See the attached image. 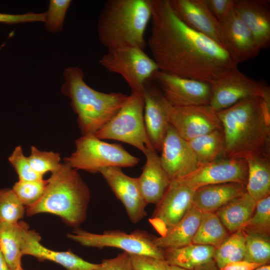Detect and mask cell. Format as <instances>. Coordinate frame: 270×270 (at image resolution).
Wrapping results in <instances>:
<instances>
[{
  "label": "cell",
  "instance_id": "30",
  "mask_svg": "<svg viewBox=\"0 0 270 270\" xmlns=\"http://www.w3.org/2000/svg\"><path fill=\"white\" fill-rule=\"evenodd\" d=\"M228 236V230L216 212H202L200 222L192 243L212 246L216 248Z\"/></svg>",
  "mask_w": 270,
  "mask_h": 270
},
{
  "label": "cell",
  "instance_id": "34",
  "mask_svg": "<svg viewBox=\"0 0 270 270\" xmlns=\"http://www.w3.org/2000/svg\"><path fill=\"white\" fill-rule=\"evenodd\" d=\"M27 158L32 169L42 176L48 172L57 171L62 164L60 154L40 150L35 146L31 147L30 155Z\"/></svg>",
  "mask_w": 270,
  "mask_h": 270
},
{
  "label": "cell",
  "instance_id": "28",
  "mask_svg": "<svg viewBox=\"0 0 270 270\" xmlns=\"http://www.w3.org/2000/svg\"><path fill=\"white\" fill-rule=\"evenodd\" d=\"M246 192L256 202L270 194V158L249 156Z\"/></svg>",
  "mask_w": 270,
  "mask_h": 270
},
{
  "label": "cell",
  "instance_id": "12",
  "mask_svg": "<svg viewBox=\"0 0 270 270\" xmlns=\"http://www.w3.org/2000/svg\"><path fill=\"white\" fill-rule=\"evenodd\" d=\"M178 179L170 181L149 222L162 236L176 226L192 206L195 192Z\"/></svg>",
  "mask_w": 270,
  "mask_h": 270
},
{
  "label": "cell",
  "instance_id": "24",
  "mask_svg": "<svg viewBox=\"0 0 270 270\" xmlns=\"http://www.w3.org/2000/svg\"><path fill=\"white\" fill-rule=\"evenodd\" d=\"M202 214V212L192 206L182 219L164 235L156 237L154 244L158 248L166 250L192 244Z\"/></svg>",
  "mask_w": 270,
  "mask_h": 270
},
{
  "label": "cell",
  "instance_id": "26",
  "mask_svg": "<svg viewBox=\"0 0 270 270\" xmlns=\"http://www.w3.org/2000/svg\"><path fill=\"white\" fill-rule=\"evenodd\" d=\"M256 202L246 192L219 208L216 214L226 229L234 232L250 218Z\"/></svg>",
  "mask_w": 270,
  "mask_h": 270
},
{
  "label": "cell",
  "instance_id": "23",
  "mask_svg": "<svg viewBox=\"0 0 270 270\" xmlns=\"http://www.w3.org/2000/svg\"><path fill=\"white\" fill-rule=\"evenodd\" d=\"M246 192V185L232 182L202 186L196 190L192 206L202 212H214Z\"/></svg>",
  "mask_w": 270,
  "mask_h": 270
},
{
  "label": "cell",
  "instance_id": "17",
  "mask_svg": "<svg viewBox=\"0 0 270 270\" xmlns=\"http://www.w3.org/2000/svg\"><path fill=\"white\" fill-rule=\"evenodd\" d=\"M99 172L124 206L130 221L136 224L146 216L148 204L142 194L138 178L128 176L120 167L103 168Z\"/></svg>",
  "mask_w": 270,
  "mask_h": 270
},
{
  "label": "cell",
  "instance_id": "19",
  "mask_svg": "<svg viewBox=\"0 0 270 270\" xmlns=\"http://www.w3.org/2000/svg\"><path fill=\"white\" fill-rule=\"evenodd\" d=\"M168 2L174 14L184 24L223 46L220 24L210 12L205 0Z\"/></svg>",
  "mask_w": 270,
  "mask_h": 270
},
{
  "label": "cell",
  "instance_id": "46",
  "mask_svg": "<svg viewBox=\"0 0 270 270\" xmlns=\"http://www.w3.org/2000/svg\"><path fill=\"white\" fill-rule=\"evenodd\" d=\"M167 270H188L176 266L170 265L168 264Z\"/></svg>",
  "mask_w": 270,
  "mask_h": 270
},
{
  "label": "cell",
  "instance_id": "13",
  "mask_svg": "<svg viewBox=\"0 0 270 270\" xmlns=\"http://www.w3.org/2000/svg\"><path fill=\"white\" fill-rule=\"evenodd\" d=\"M248 170L245 159L224 157L200 164L190 174L176 179L194 190L207 185L226 182L246 185Z\"/></svg>",
  "mask_w": 270,
  "mask_h": 270
},
{
  "label": "cell",
  "instance_id": "44",
  "mask_svg": "<svg viewBox=\"0 0 270 270\" xmlns=\"http://www.w3.org/2000/svg\"><path fill=\"white\" fill-rule=\"evenodd\" d=\"M194 270H220L212 259L196 268Z\"/></svg>",
  "mask_w": 270,
  "mask_h": 270
},
{
  "label": "cell",
  "instance_id": "4",
  "mask_svg": "<svg viewBox=\"0 0 270 270\" xmlns=\"http://www.w3.org/2000/svg\"><path fill=\"white\" fill-rule=\"evenodd\" d=\"M151 16L150 0H108L98 22L99 40L108 50L134 46L144 50Z\"/></svg>",
  "mask_w": 270,
  "mask_h": 270
},
{
  "label": "cell",
  "instance_id": "25",
  "mask_svg": "<svg viewBox=\"0 0 270 270\" xmlns=\"http://www.w3.org/2000/svg\"><path fill=\"white\" fill-rule=\"evenodd\" d=\"M28 230V224L22 221L16 224L0 222V250L12 270L21 264L22 242Z\"/></svg>",
  "mask_w": 270,
  "mask_h": 270
},
{
  "label": "cell",
  "instance_id": "10",
  "mask_svg": "<svg viewBox=\"0 0 270 270\" xmlns=\"http://www.w3.org/2000/svg\"><path fill=\"white\" fill-rule=\"evenodd\" d=\"M210 84L209 105L216 112L249 98L261 97L270 101V87L249 78L237 68L228 70Z\"/></svg>",
  "mask_w": 270,
  "mask_h": 270
},
{
  "label": "cell",
  "instance_id": "5",
  "mask_svg": "<svg viewBox=\"0 0 270 270\" xmlns=\"http://www.w3.org/2000/svg\"><path fill=\"white\" fill-rule=\"evenodd\" d=\"M63 76L62 92L70 100L82 135L94 134L117 114L128 96L92 88L85 82L82 70L77 66L66 68Z\"/></svg>",
  "mask_w": 270,
  "mask_h": 270
},
{
  "label": "cell",
  "instance_id": "35",
  "mask_svg": "<svg viewBox=\"0 0 270 270\" xmlns=\"http://www.w3.org/2000/svg\"><path fill=\"white\" fill-rule=\"evenodd\" d=\"M242 229L269 235L270 229V196L256 202L250 218Z\"/></svg>",
  "mask_w": 270,
  "mask_h": 270
},
{
  "label": "cell",
  "instance_id": "16",
  "mask_svg": "<svg viewBox=\"0 0 270 270\" xmlns=\"http://www.w3.org/2000/svg\"><path fill=\"white\" fill-rule=\"evenodd\" d=\"M160 152V164L170 180L190 174L198 166L188 140L181 137L170 124Z\"/></svg>",
  "mask_w": 270,
  "mask_h": 270
},
{
  "label": "cell",
  "instance_id": "3",
  "mask_svg": "<svg viewBox=\"0 0 270 270\" xmlns=\"http://www.w3.org/2000/svg\"><path fill=\"white\" fill-rule=\"evenodd\" d=\"M48 180L41 198L26 207V215L52 214L60 217L68 226L78 227L86 216L90 196L88 186L78 170L64 162Z\"/></svg>",
  "mask_w": 270,
  "mask_h": 270
},
{
  "label": "cell",
  "instance_id": "18",
  "mask_svg": "<svg viewBox=\"0 0 270 270\" xmlns=\"http://www.w3.org/2000/svg\"><path fill=\"white\" fill-rule=\"evenodd\" d=\"M220 24L222 44L237 64L258 55L261 49L234 7Z\"/></svg>",
  "mask_w": 270,
  "mask_h": 270
},
{
  "label": "cell",
  "instance_id": "27",
  "mask_svg": "<svg viewBox=\"0 0 270 270\" xmlns=\"http://www.w3.org/2000/svg\"><path fill=\"white\" fill-rule=\"evenodd\" d=\"M214 250L215 248L212 246L192 243L180 248L164 250V260L170 265L194 270L212 260Z\"/></svg>",
  "mask_w": 270,
  "mask_h": 270
},
{
  "label": "cell",
  "instance_id": "47",
  "mask_svg": "<svg viewBox=\"0 0 270 270\" xmlns=\"http://www.w3.org/2000/svg\"><path fill=\"white\" fill-rule=\"evenodd\" d=\"M254 270H270V265L269 264H263L258 266Z\"/></svg>",
  "mask_w": 270,
  "mask_h": 270
},
{
  "label": "cell",
  "instance_id": "22",
  "mask_svg": "<svg viewBox=\"0 0 270 270\" xmlns=\"http://www.w3.org/2000/svg\"><path fill=\"white\" fill-rule=\"evenodd\" d=\"M144 154L146 162L140 176L138 178V182L146 203L157 204L171 180L162 168L155 150H148Z\"/></svg>",
  "mask_w": 270,
  "mask_h": 270
},
{
  "label": "cell",
  "instance_id": "31",
  "mask_svg": "<svg viewBox=\"0 0 270 270\" xmlns=\"http://www.w3.org/2000/svg\"><path fill=\"white\" fill-rule=\"evenodd\" d=\"M244 250V233L240 228L228 236L215 248L213 260L220 268L229 263L243 260Z\"/></svg>",
  "mask_w": 270,
  "mask_h": 270
},
{
  "label": "cell",
  "instance_id": "45",
  "mask_svg": "<svg viewBox=\"0 0 270 270\" xmlns=\"http://www.w3.org/2000/svg\"><path fill=\"white\" fill-rule=\"evenodd\" d=\"M0 270H12L8 266L5 258L0 250Z\"/></svg>",
  "mask_w": 270,
  "mask_h": 270
},
{
  "label": "cell",
  "instance_id": "42",
  "mask_svg": "<svg viewBox=\"0 0 270 270\" xmlns=\"http://www.w3.org/2000/svg\"><path fill=\"white\" fill-rule=\"evenodd\" d=\"M208 8L214 18L222 22L234 8L236 0H205Z\"/></svg>",
  "mask_w": 270,
  "mask_h": 270
},
{
  "label": "cell",
  "instance_id": "32",
  "mask_svg": "<svg viewBox=\"0 0 270 270\" xmlns=\"http://www.w3.org/2000/svg\"><path fill=\"white\" fill-rule=\"evenodd\" d=\"M242 230L245 237V250L243 260L262 265L269 264L270 260L269 235Z\"/></svg>",
  "mask_w": 270,
  "mask_h": 270
},
{
  "label": "cell",
  "instance_id": "1",
  "mask_svg": "<svg viewBox=\"0 0 270 270\" xmlns=\"http://www.w3.org/2000/svg\"><path fill=\"white\" fill-rule=\"evenodd\" d=\"M150 4L148 44L159 70L212 84L237 68L222 45L184 24L168 0H150Z\"/></svg>",
  "mask_w": 270,
  "mask_h": 270
},
{
  "label": "cell",
  "instance_id": "20",
  "mask_svg": "<svg viewBox=\"0 0 270 270\" xmlns=\"http://www.w3.org/2000/svg\"><path fill=\"white\" fill-rule=\"evenodd\" d=\"M234 8L260 49L270 44V4L268 0H236Z\"/></svg>",
  "mask_w": 270,
  "mask_h": 270
},
{
  "label": "cell",
  "instance_id": "36",
  "mask_svg": "<svg viewBox=\"0 0 270 270\" xmlns=\"http://www.w3.org/2000/svg\"><path fill=\"white\" fill-rule=\"evenodd\" d=\"M48 180L42 179L34 181L18 180L12 188L19 200L25 207L36 202L43 194Z\"/></svg>",
  "mask_w": 270,
  "mask_h": 270
},
{
  "label": "cell",
  "instance_id": "39",
  "mask_svg": "<svg viewBox=\"0 0 270 270\" xmlns=\"http://www.w3.org/2000/svg\"><path fill=\"white\" fill-rule=\"evenodd\" d=\"M134 270H167L165 260L152 256L130 254Z\"/></svg>",
  "mask_w": 270,
  "mask_h": 270
},
{
  "label": "cell",
  "instance_id": "21",
  "mask_svg": "<svg viewBox=\"0 0 270 270\" xmlns=\"http://www.w3.org/2000/svg\"><path fill=\"white\" fill-rule=\"evenodd\" d=\"M39 234L33 230L26 232L22 245V253L36 258L40 261L54 262L62 266L66 270H93L99 264L88 262L72 252H58L50 250L40 244Z\"/></svg>",
  "mask_w": 270,
  "mask_h": 270
},
{
  "label": "cell",
  "instance_id": "7",
  "mask_svg": "<svg viewBox=\"0 0 270 270\" xmlns=\"http://www.w3.org/2000/svg\"><path fill=\"white\" fill-rule=\"evenodd\" d=\"M144 104L142 94L132 92L117 114L94 135L100 140H116L128 144L144 154L148 150H154L145 128Z\"/></svg>",
  "mask_w": 270,
  "mask_h": 270
},
{
  "label": "cell",
  "instance_id": "48",
  "mask_svg": "<svg viewBox=\"0 0 270 270\" xmlns=\"http://www.w3.org/2000/svg\"><path fill=\"white\" fill-rule=\"evenodd\" d=\"M14 270H24L22 268V264H19Z\"/></svg>",
  "mask_w": 270,
  "mask_h": 270
},
{
  "label": "cell",
  "instance_id": "37",
  "mask_svg": "<svg viewBox=\"0 0 270 270\" xmlns=\"http://www.w3.org/2000/svg\"><path fill=\"white\" fill-rule=\"evenodd\" d=\"M70 0H50L46 12L45 26L46 30L52 33L62 30L66 13L71 4Z\"/></svg>",
  "mask_w": 270,
  "mask_h": 270
},
{
  "label": "cell",
  "instance_id": "15",
  "mask_svg": "<svg viewBox=\"0 0 270 270\" xmlns=\"http://www.w3.org/2000/svg\"><path fill=\"white\" fill-rule=\"evenodd\" d=\"M142 95L146 132L154 148L160 152L170 124L168 114L172 105L150 78L144 84Z\"/></svg>",
  "mask_w": 270,
  "mask_h": 270
},
{
  "label": "cell",
  "instance_id": "38",
  "mask_svg": "<svg viewBox=\"0 0 270 270\" xmlns=\"http://www.w3.org/2000/svg\"><path fill=\"white\" fill-rule=\"evenodd\" d=\"M8 161L16 172L20 180L34 181L43 179L30 166L20 146H16L9 156Z\"/></svg>",
  "mask_w": 270,
  "mask_h": 270
},
{
  "label": "cell",
  "instance_id": "6",
  "mask_svg": "<svg viewBox=\"0 0 270 270\" xmlns=\"http://www.w3.org/2000/svg\"><path fill=\"white\" fill-rule=\"evenodd\" d=\"M75 144V151L64 160L76 170L96 173L105 168L132 167L140 162V158L132 155L120 144L104 142L94 134L82 135L76 140Z\"/></svg>",
  "mask_w": 270,
  "mask_h": 270
},
{
  "label": "cell",
  "instance_id": "9",
  "mask_svg": "<svg viewBox=\"0 0 270 270\" xmlns=\"http://www.w3.org/2000/svg\"><path fill=\"white\" fill-rule=\"evenodd\" d=\"M110 72L121 75L132 90L142 94L144 84L158 68L144 50L134 46L108 49L99 60Z\"/></svg>",
  "mask_w": 270,
  "mask_h": 270
},
{
  "label": "cell",
  "instance_id": "11",
  "mask_svg": "<svg viewBox=\"0 0 270 270\" xmlns=\"http://www.w3.org/2000/svg\"><path fill=\"white\" fill-rule=\"evenodd\" d=\"M150 79L174 106L209 104L211 84L163 72L156 71Z\"/></svg>",
  "mask_w": 270,
  "mask_h": 270
},
{
  "label": "cell",
  "instance_id": "8",
  "mask_svg": "<svg viewBox=\"0 0 270 270\" xmlns=\"http://www.w3.org/2000/svg\"><path fill=\"white\" fill-rule=\"evenodd\" d=\"M68 237L85 246L118 248L129 254L164 260V250L154 243L156 237L144 230H137L128 234L120 230H110L97 234L77 228L68 234Z\"/></svg>",
  "mask_w": 270,
  "mask_h": 270
},
{
  "label": "cell",
  "instance_id": "2",
  "mask_svg": "<svg viewBox=\"0 0 270 270\" xmlns=\"http://www.w3.org/2000/svg\"><path fill=\"white\" fill-rule=\"evenodd\" d=\"M216 112L224 136L225 157L270 158V101L249 98Z\"/></svg>",
  "mask_w": 270,
  "mask_h": 270
},
{
  "label": "cell",
  "instance_id": "33",
  "mask_svg": "<svg viewBox=\"0 0 270 270\" xmlns=\"http://www.w3.org/2000/svg\"><path fill=\"white\" fill-rule=\"evenodd\" d=\"M25 208L12 189L0 190V222H18L24 216Z\"/></svg>",
  "mask_w": 270,
  "mask_h": 270
},
{
  "label": "cell",
  "instance_id": "40",
  "mask_svg": "<svg viewBox=\"0 0 270 270\" xmlns=\"http://www.w3.org/2000/svg\"><path fill=\"white\" fill-rule=\"evenodd\" d=\"M93 270H134L130 254L123 252L112 258L104 259Z\"/></svg>",
  "mask_w": 270,
  "mask_h": 270
},
{
  "label": "cell",
  "instance_id": "43",
  "mask_svg": "<svg viewBox=\"0 0 270 270\" xmlns=\"http://www.w3.org/2000/svg\"><path fill=\"white\" fill-rule=\"evenodd\" d=\"M262 264L244 260L229 263L220 268V270H254Z\"/></svg>",
  "mask_w": 270,
  "mask_h": 270
},
{
  "label": "cell",
  "instance_id": "14",
  "mask_svg": "<svg viewBox=\"0 0 270 270\" xmlns=\"http://www.w3.org/2000/svg\"><path fill=\"white\" fill-rule=\"evenodd\" d=\"M168 122L186 140L222 129L217 112L209 104L183 107L172 106Z\"/></svg>",
  "mask_w": 270,
  "mask_h": 270
},
{
  "label": "cell",
  "instance_id": "29",
  "mask_svg": "<svg viewBox=\"0 0 270 270\" xmlns=\"http://www.w3.org/2000/svg\"><path fill=\"white\" fill-rule=\"evenodd\" d=\"M198 166L225 157L226 145L222 128L210 132L188 141Z\"/></svg>",
  "mask_w": 270,
  "mask_h": 270
},
{
  "label": "cell",
  "instance_id": "41",
  "mask_svg": "<svg viewBox=\"0 0 270 270\" xmlns=\"http://www.w3.org/2000/svg\"><path fill=\"white\" fill-rule=\"evenodd\" d=\"M45 18L46 12L39 14L28 12L18 14L0 13V22L10 24L34 22H44Z\"/></svg>",
  "mask_w": 270,
  "mask_h": 270
}]
</instances>
